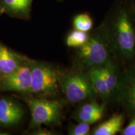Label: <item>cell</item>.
Wrapping results in <instances>:
<instances>
[{"label": "cell", "instance_id": "obj_14", "mask_svg": "<svg viewBox=\"0 0 135 135\" xmlns=\"http://www.w3.org/2000/svg\"><path fill=\"white\" fill-rule=\"evenodd\" d=\"M3 3L9 11L24 14L29 10L31 0H3Z\"/></svg>", "mask_w": 135, "mask_h": 135}, {"label": "cell", "instance_id": "obj_21", "mask_svg": "<svg viewBox=\"0 0 135 135\" xmlns=\"http://www.w3.org/2000/svg\"><path fill=\"white\" fill-rule=\"evenodd\" d=\"M1 10H0V14H1Z\"/></svg>", "mask_w": 135, "mask_h": 135}, {"label": "cell", "instance_id": "obj_12", "mask_svg": "<svg viewBox=\"0 0 135 135\" xmlns=\"http://www.w3.org/2000/svg\"><path fill=\"white\" fill-rule=\"evenodd\" d=\"M88 75L95 93L98 94L106 100L110 99L111 96L105 80L101 73L100 68L96 67L91 68Z\"/></svg>", "mask_w": 135, "mask_h": 135}, {"label": "cell", "instance_id": "obj_4", "mask_svg": "<svg viewBox=\"0 0 135 135\" xmlns=\"http://www.w3.org/2000/svg\"><path fill=\"white\" fill-rule=\"evenodd\" d=\"M26 103L31 111L33 126L55 124L60 121L63 104L60 101L28 98Z\"/></svg>", "mask_w": 135, "mask_h": 135}, {"label": "cell", "instance_id": "obj_10", "mask_svg": "<svg viewBox=\"0 0 135 135\" xmlns=\"http://www.w3.org/2000/svg\"><path fill=\"white\" fill-rule=\"evenodd\" d=\"M124 116L121 114H114L93 129V135H114L122 130Z\"/></svg>", "mask_w": 135, "mask_h": 135}, {"label": "cell", "instance_id": "obj_6", "mask_svg": "<svg viewBox=\"0 0 135 135\" xmlns=\"http://www.w3.org/2000/svg\"><path fill=\"white\" fill-rule=\"evenodd\" d=\"M0 87L6 91L31 93V71L29 63H23L11 73L1 76Z\"/></svg>", "mask_w": 135, "mask_h": 135}, {"label": "cell", "instance_id": "obj_17", "mask_svg": "<svg viewBox=\"0 0 135 135\" xmlns=\"http://www.w3.org/2000/svg\"><path fill=\"white\" fill-rule=\"evenodd\" d=\"M80 111L93 114H103L104 111V104H100L97 103H89L84 104L80 107Z\"/></svg>", "mask_w": 135, "mask_h": 135}, {"label": "cell", "instance_id": "obj_16", "mask_svg": "<svg viewBox=\"0 0 135 135\" xmlns=\"http://www.w3.org/2000/svg\"><path fill=\"white\" fill-rule=\"evenodd\" d=\"M103 114L89 113L79 110L76 113V118L79 122H83L91 124L98 121L103 117Z\"/></svg>", "mask_w": 135, "mask_h": 135}, {"label": "cell", "instance_id": "obj_11", "mask_svg": "<svg viewBox=\"0 0 135 135\" xmlns=\"http://www.w3.org/2000/svg\"><path fill=\"white\" fill-rule=\"evenodd\" d=\"M99 68L105 80L111 98L115 97L121 80L117 68L111 60Z\"/></svg>", "mask_w": 135, "mask_h": 135}, {"label": "cell", "instance_id": "obj_15", "mask_svg": "<svg viewBox=\"0 0 135 135\" xmlns=\"http://www.w3.org/2000/svg\"><path fill=\"white\" fill-rule=\"evenodd\" d=\"M73 26L76 30L88 32L93 27V21L88 15L83 13L77 15L73 20Z\"/></svg>", "mask_w": 135, "mask_h": 135}, {"label": "cell", "instance_id": "obj_2", "mask_svg": "<svg viewBox=\"0 0 135 135\" xmlns=\"http://www.w3.org/2000/svg\"><path fill=\"white\" fill-rule=\"evenodd\" d=\"M79 48V58L84 65L90 69L100 67L111 60V50L105 34L89 37L86 43Z\"/></svg>", "mask_w": 135, "mask_h": 135}, {"label": "cell", "instance_id": "obj_20", "mask_svg": "<svg viewBox=\"0 0 135 135\" xmlns=\"http://www.w3.org/2000/svg\"><path fill=\"white\" fill-rule=\"evenodd\" d=\"M1 134H3V135H6V134H6V133H0V135H1Z\"/></svg>", "mask_w": 135, "mask_h": 135}, {"label": "cell", "instance_id": "obj_9", "mask_svg": "<svg viewBox=\"0 0 135 135\" xmlns=\"http://www.w3.org/2000/svg\"><path fill=\"white\" fill-rule=\"evenodd\" d=\"M23 64L21 58L0 43V75L11 73Z\"/></svg>", "mask_w": 135, "mask_h": 135}, {"label": "cell", "instance_id": "obj_19", "mask_svg": "<svg viewBox=\"0 0 135 135\" xmlns=\"http://www.w3.org/2000/svg\"><path fill=\"white\" fill-rule=\"evenodd\" d=\"M123 135H135V116L132 120L121 131Z\"/></svg>", "mask_w": 135, "mask_h": 135}, {"label": "cell", "instance_id": "obj_7", "mask_svg": "<svg viewBox=\"0 0 135 135\" xmlns=\"http://www.w3.org/2000/svg\"><path fill=\"white\" fill-rule=\"evenodd\" d=\"M115 98L135 114V68L128 70L121 78Z\"/></svg>", "mask_w": 135, "mask_h": 135}, {"label": "cell", "instance_id": "obj_8", "mask_svg": "<svg viewBox=\"0 0 135 135\" xmlns=\"http://www.w3.org/2000/svg\"><path fill=\"white\" fill-rule=\"evenodd\" d=\"M24 111L21 106L11 99H0V125L10 126L18 124Z\"/></svg>", "mask_w": 135, "mask_h": 135}, {"label": "cell", "instance_id": "obj_13", "mask_svg": "<svg viewBox=\"0 0 135 135\" xmlns=\"http://www.w3.org/2000/svg\"><path fill=\"white\" fill-rule=\"evenodd\" d=\"M89 37L87 32L75 29L68 35L66 43L70 48H80L86 43Z\"/></svg>", "mask_w": 135, "mask_h": 135}, {"label": "cell", "instance_id": "obj_18", "mask_svg": "<svg viewBox=\"0 0 135 135\" xmlns=\"http://www.w3.org/2000/svg\"><path fill=\"white\" fill-rule=\"evenodd\" d=\"M90 124L88 123L80 122L77 125L71 128L69 134L71 135H87L89 134Z\"/></svg>", "mask_w": 135, "mask_h": 135}, {"label": "cell", "instance_id": "obj_3", "mask_svg": "<svg viewBox=\"0 0 135 135\" xmlns=\"http://www.w3.org/2000/svg\"><path fill=\"white\" fill-rule=\"evenodd\" d=\"M28 63L31 71V93L43 96L55 94L60 81L58 71L46 64L37 62Z\"/></svg>", "mask_w": 135, "mask_h": 135}, {"label": "cell", "instance_id": "obj_5", "mask_svg": "<svg viewBox=\"0 0 135 135\" xmlns=\"http://www.w3.org/2000/svg\"><path fill=\"white\" fill-rule=\"evenodd\" d=\"M60 82L64 94L70 102L87 100L96 94L88 75L80 73H67L60 78Z\"/></svg>", "mask_w": 135, "mask_h": 135}, {"label": "cell", "instance_id": "obj_1", "mask_svg": "<svg viewBox=\"0 0 135 135\" xmlns=\"http://www.w3.org/2000/svg\"><path fill=\"white\" fill-rule=\"evenodd\" d=\"M111 51L124 61L135 58V23L126 9L118 12L111 28L106 32Z\"/></svg>", "mask_w": 135, "mask_h": 135}]
</instances>
